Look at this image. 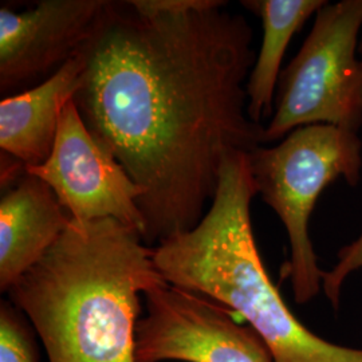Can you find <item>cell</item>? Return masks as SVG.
Masks as SVG:
<instances>
[{
  "label": "cell",
  "instance_id": "1",
  "mask_svg": "<svg viewBox=\"0 0 362 362\" xmlns=\"http://www.w3.org/2000/svg\"><path fill=\"white\" fill-rule=\"evenodd\" d=\"M220 0H107L73 101L143 189L145 243L194 228L223 160L263 145L247 115L252 27Z\"/></svg>",
  "mask_w": 362,
  "mask_h": 362
},
{
  "label": "cell",
  "instance_id": "2",
  "mask_svg": "<svg viewBox=\"0 0 362 362\" xmlns=\"http://www.w3.org/2000/svg\"><path fill=\"white\" fill-rule=\"evenodd\" d=\"M113 219L71 220L55 245L8 290L49 362H136L141 296L168 285L153 248Z\"/></svg>",
  "mask_w": 362,
  "mask_h": 362
},
{
  "label": "cell",
  "instance_id": "3",
  "mask_svg": "<svg viewBox=\"0 0 362 362\" xmlns=\"http://www.w3.org/2000/svg\"><path fill=\"white\" fill-rule=\"evenodd\" d=\"M258 194L247 153L226 156L216 194L191 231L153 247L165 282L240 315L266 342L275 362H362V349L313 333L287 306L260 258L251 223Z\"/></svg>",
  "mask_w": 362,
  "mask_h": 362
},
{
  "label": "cell",
  "instance_id": "4",
  "mask_svg": "<svg viewBox=\"0 0 362 362\" xmlns=\"http://www.w3.org/2000/svg\"><path fill=\"white\" fill-rule=\"evenodd\" d=\"M247 161L258 194L285 226L291 251L286 269L296 302L308 303L322 290L325 274L311 243V214L333 181L360 182L361 139L333 125L302 127L278 145L255 148Z\"/></svg>",
  "mask_w": 362,
  "mask_h": 362
},
{
  "label": "cell",
  "instance_id": "5",
  "mask_svg": "<svg viewBox=\"0 0 362 362\" xmlns=\"http://www.w3.org/2000/svg\"><path fill=\"white\" fill-rule=\"evenodd\" d=\"M362 0L327 3L278 82L275 107L263 145L293 130L333 125L358 133L362 127V62L357 57Z\"/></svg>",
  "mask_w": 362,
  "mask_h": 362
},
{
  "label": "cell",
  "instance_id": "6",
  "mask_svg": "<svg viewBox=\"0 0 362 362\" xmlns=\"http://www.w3.org/2000/svg\"><path fill=\"white\" fill-rule=\"evenodd\" d=\"M136 362H275L258 333L208 298L165 285L145 296Z\"/></svg>",
  "mask_w": 362,
  "mask_h": 362
},
{
  "label": "cell",
  "instance_id": "7",
  "mask_svg": "<svg viewBox=\"0 0 362 362\" xmlns=\"http://www.w3.org/2000/svg\"><path fill=\"white\" fill-rule=\"evenodd\" d=\"M26 170L52 188L71 220H117L143 236V215L137 204L143 189L91 134L73 100L61 115L52 155L42 165Z\"/></svg>",
  "mask_w": 362,
  "mask_h": 362
},
{
  "label": "cell",
  "instance_id": "8",
  "mask_svg": "<svg viewBox=\"0 0 362 362\" xmlns=\"http://www.w3.org/2000/svg\"><path fill=\"white\" fill-rule=\"evenodd\" d=\"M106 3L43 0L26 11L1 7L0 93L10 95L40 83L74 58L90 39Z\"/></svg>",
  "mask_w": 362,
  "mask_h": 362
},
{
  "label": "cell",
  "instance_id": "9",
  "mask_svg": "<svg viewBox=\"0 0 362 362\" xmlns=\"http://www.w3.org/2000/svg\"><path fill=\"white\" fill-rule=\"evenodd\" d=\"M70 223V215L52 188L26 170L0 200V290L8 293Z\"/></svg>",
  "mask_w": 362,
  "mask_h": 362
},
{
  "label": "cell",
  "instance_id": "10",
  "mask_svg": "<svg viewBox=\"0 0 362 362\" xmlns=\"http://www.w3.org/2000/svg\"><path fill=\"white\" fill-rule=\"evenodd\" d=\"M85 62L77 54L46 81L0 103V148L27 168L47 161L61 115L82 83Z\"/></svg>",
  "mask_w": 362,
  "mask_h": 362
},
{
  "label": "cell",
  "instance_id": "11",
  "mask_svg": "<svg viewBox=\"0 0 362 362\" xmlns=\"http://www.w3.org/2000/svg\"><path fill=\"white\" fill-rule=\"evenodd\" d=\"M242 4L258 15L263 27L262 45L246 83L247 115L254 122L262 124L274 115L275 89L290 40L326 1L257 0Z\"/></svg>",
  "mask_w": 362,
  "mask_h": 362
},
{
  "label": "cell",
  "instance_id": "12",
  "mask_svg": "<svg viewBox=\"0 0 362 362\" xmlns=\"http://www.w3.org/2000/svg\"><path fill=\"white\" fill-rule=\"evenodd\" d=\"M26 315L11 300L0 305V362H39V350Z\"/></svg>",
  "mask_w": 362,
  "mask_h": 362
},
{
  "label": "cell",
  "instance_id": "13",
  "mask_svg": "<svg viewBox=\"0 0 362 362\" xmlns=\"http://www.w3.org/2000/svg\"><path fill=\"white\" fill-rule=\"evenodd\" d=\"M360 269H362V231L354 242L342 247L338 251L333 269L325 272L322 290L334 310L339 308L341 293L345 281L353 272Z\"/></svg>",
  "mask_w": 362,
  "mask_h": 362
},
{
  "label": "cell",
  "instance_id": "14",
  "mask_svg": "<svg viewBox=\"0 0 362 362\" xmlns=\"http://www.w3.org/2000/svg\"><path fill=\"white\" fill-rule=\"evenodd\" d=\"M358 54H360V59L362 62V38L360 39V45H358Z\"/></svg>",
  "mask_w": 362,
  "mask_h": 362
}]
</instances>
